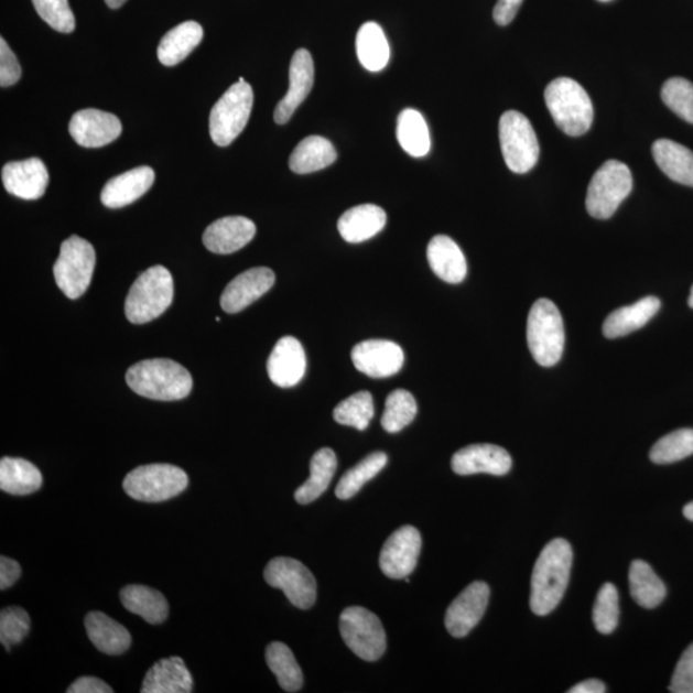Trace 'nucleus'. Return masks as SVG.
<instances>
[{"label": "nucleus", "instance_id": "obj_13", "mask_svg": "<svg viewBox=\"0 0 693 693\" xmlns=\"http://www.w3.org/2000/svg\"><path fill=\"white\" fill-rule=\"evenodd\" d=\"M422 551V535L416 528L404 526L386 541L380 552V570L388 578L404 580L415 571Z\"/></svg>", "mask_w": 693, "mask_h": 693}, {"label": "nucleus", "instance_id": "obj_21", "mask_svg": "<svg viewBox=\"0 0 693 693\" xmlns=\"http://www.w3.org/2000/svg\"><path fill=\"white\" fill-rule=\"evenodd\" d=\"M458 475L490 474L501 477L511 470L512 458L508 451L495 445H472L461 451L451 462Z\"/></svg>", "mask_w": 693, "mask_h": 693}, {"label": "nucleus", "instance_id": "obj_9", "mask_svg": "<svg viewBox=\"0 0 693 693\" xmlns=\"http://www.w3.org/2000/svg\"><path fill=\"white\" fill-rule=\"evenodd\" d=\"M96 268V251L88 240L69 237L61 245L59 257L54 263V279L69 300L80 299L87 292Z\"/></svg>", "mask_w": 693, "mask_h": 693}, {"label": "nucleus", "instance_id": "obj_18", "mask_svg": "<svg viewBox=\"0 0 693 693\" xmlns=\"http://www.w3.org/2000/svg\"><path fill=\"white\" fill-rule=\"evenodd\" d=\"M315 80V67L313 57L307 50H299L293 54L290 67V89L278 104L274 120L284 124L292 119L297 108L305 102Z\"/></svg>", "mask_w": 693, "mask_h": 693}, {"label": "nucleus", "instance_id": "obj_24", "mask_svg": "<svg viewBox=\"0 0 693 693\" xmlns=\"http://www.w3.org/2000/svg\"><path fill=\"white\" fill-rule=\"evenodd\" d=\"M427 262L435 275L450 284L464 282L467 263L462 248L447 236H435L427 245Z\"/></svg>", "mask_w": 693, "mask_h": 693}, {"label": "nucleus", "instance_id": "obj_50", "mask_svg": "<svg viewBox=\"0 0 693 693\" xmlns=\"http://www.w3.org/2000/svg\"><path fill=\"white\" fill-rule=\"evenodd\" d=\"M68 693H112L113 690L96 676H82L67 689Z\"/></svg>", "mask_w": 693, "mask_h": 693}, {"label": "nucleus", "instance_id": "obj_2", "mask_svg": "<svg viewBox=\"0 0 693 693\" xmlns=\"http://www.w3.org/2000/svg\"><path fill=\"white\" fill-rule=\"evenodd\" d=\"M127 383L137 394L155 401H178L192 392L191 372L169 358H152L132 365Z\"/></svg>", "mask_w": 693, "mask_h": 693}, {"label": "nucleus", "instance_id": "obj_56", "mask_svg": "<svg viewBox=\"0 0 693 693\" xmlns=\"http://www.w3.org/2000/svg\"><path fill=\"white\" fill-rule=\"evenodd\" d=\"M598 2H604V3H606V2H610V0H598Z\"/></svg>", "mask_w": 693, "mask_h": 693}, {"label": "nucleus", "instance_id": "obj_1", "mask_svg": "<svg viewBox=\"0 0 693 693\" xmlns=\"http://www.w3.org/2000/svg\"><path fill=\"white\" fill-rule=\"evenodd\" d=\"M573 550L564 539L551 541L541 552L532 573L531 609L544 617L562 602L571 580Z\"/></svg>", "mask_w": 693, "mask_h": 693}, {"label": "nucleus", "instance_id": "obj_29", "mask_svg": "<svg viewBox=\"0 0 693 693\" xmlns=\"http://www.w3.org/2000/svg\"><path fill=\"white\" fill-rule=\"evenodd\" d=\"M204 39V29L196 21H186L170 30L160 42L158 56L163 66L173 67L197 48Z\"/></svg>", "mask_w": 693, "mask_h": 693}, {"label": "nucleus", "instance_id": "obj_16", "mask_svg": "<svg viewBox=\"0 0 693 693\" xmlns=\"http://www.w3.org/2000/svg\"><path fill=\"white\" fill-rule=\"evenodd\" d=\"M68 130L77 144L100 148L115 142L121 136L122 124L110 112L87 108L73 116Z\"/></svg>", "mask_w": 693, "mask_h": 693}, {"label": "nucleus", "instance_id": "obj_17", "mask_svg": "<svg viewBox=\"0 0 693 693\" xmlns=\"http://www.w3.org/2000/svg\"><path fill=\"white\" fill-rule=\"evenodd\" d=\"M275 283V274L269 268H253L231 280L221 294L225 313L238 314L267 294Z\"/></svg>", "mask_w": 693, "mask_h": 693}, {"label": "nucleus", "instance_id": "obj_40", "mask_svg": "<svg viewBox=\"0 0 693 693\" xmlns=\"http://www.w3.org/2000/svg\"><path fill=\"white\" fill-rule=\"evenodd\" d=\"M418 414V404L407 389H397L388 396L386 410L381 416V426L388 433H399L412 422Z\"/></svg>", "mask_w": 693, "mask_h": 693}, {"label": "nucleus", "instance_id": "obj_20", "mask_svg": "<svg viewBox=\"0 0 693 693\" xmlns=\"http://www.w3.org/2000/svg\"><path fill=\"white\" fill-rule=\"evenodd\" d=\"M306 366V354L301 342L294 337H283L269 357V378L280 388H291L305 377Z\"/></svg>", "mask_w": 693, "mask_h": 693}, {"label": "nucleus", "instance_id": "obj_3", "mask_svg": "<svg viewBox=\"0 0 693 693\" xmlns=\"http://www.w3.org/2000/svg\"><path fill=\"white\" fill-rule=\"evenodd\" d=\"M173 299V275L166 268L155 264L142 272L131 285L124 301V314L132 324H147L165 313Z\"/></svg>", "mask_w": 693, "mask_h": 693}, {"label": "nucleus", "instance_id": "obj_26", "mask_svg": "<svg viewBox=\"0 0 693 693\" xmlns=\"http://www.w3.org/2000/svg\"><path fill=\"white\" fill-rule=\"evenodd\" d=\"M387 214L376 205H360L340 216L338 230L348 243H362L385 229Z\"/></svg>", "mask_w": 693, "mask_h": 693}, {"label": "nucleus", "instance_id": "obj_31", "mask_svg": "<svg viewBox=\"0 0 693 693\" xmlns=\"http://www.w3.org/2000/svg\"><path fill=\"white\" fill-rule=\"evenodd\" d=\"M124 609L139 615L150 625H161L169 617V604L160 591L130 584L120 594Z\"/></svg>", "mask_w": 693, "mask_h": 693}, {"label": "nucleus", "instance_id": "obj_55", "mask_svg": "<svg viewBox=\"0 0 693 693\" xmlns=\"http://www.w3.org/2000/svg\"><path fill=\"white\" fill-rule=\"evenodd\" d=\"M689 305L691 308H693V285L691 288V293H690V299H689Z\"/></svg>", "mask_w": 693, "mask_h": 693}, {"label": "nucleus", "instance_id": "obj_14", "mask_svg": "<svg viewBox=\"0 0 693 693\" xmlns=\"http://www.w3.org/2000/svg\"><path fill=\"white\" fill-rule=\"evenodd\" d=\"M489 594L487 583L474 582L454 599L445 619L451 636L463 638L477 627L487 610Z\"/></svg>", "mask_w": 693, "mask_h": 693}, {"label": "nucleus", "instance_id": "obj_36", "mask_svg": "<svg viewBox=\"0 0 693 693\" xmlns=\"http://www.w3.org/2000/svg\"><path fill=\"white\" fill-rule=\"evenodd\" d=\"M629 588L635 602L645 609H653L663 603L667 596L664 582L642 560H635L630 565Z\"/></svg>", "mask_w": 693, "mask_h": 693}, {"label": "nucleus", "instance_id": "obj_8", "mask_svg": "<svg viewBox=\"0 0 693 693\" xmlns=\"http://www.w3.org/2000/svg\"><path fill=\"white\" fill-rule=\"evenodd\" d=\"M190 478L181 467L170 464L139 466L123 479V489L142 502H162L184 492Z\"/></svg>", "mask_w": 693, "mask_h": 693}, {"label": "nucleus", "instance_id": "obj_47", "mask_svg": "<svg viewBox=\"0 0 693 693\" xmlns=\"http://www.w3.org/2000/svg\"><path fill=\"white\" fill-rule=\"evenodd\" d=\"M669 690L673 693H693V643L676 664Z\"/></svg>", "mask_w": 693, "mask_h": 693}, {"label": "nucleus", "instance_id": "obj_30", "mask_svg": "<svg viewBox=\"0 0 693 693\" xmlns=\"http://www.w3.org/2000/svg\"><path fill=\"white\" fill-rule=\"evenodd\" d=\"M657 165L673 182L693 188V152L671 139H659L652 144Z\"/></svg>", "mask_w": 693, "mask_h": 693}, {"label": "nucleus", "instance_id": "obj_25", "mask_svg": "<svg viewBox=\"0 0 693 693\" xmlns=\"http://www.w3.org/2000/svg\"><path fill=\"white\" fill-rule=\"evenodd\" d=\"M193 691L192 674L183 659L173 657L158 661L147 672L143 693H190Z\"/></svg>", "mask_w": 693, "mask_h": 693}, {"label": "nucleus", "instance_id": "obj_23", "mask_svg": "<svg viewBox=\"0 0 693 693\" xmlns=\"http://www.w3.org/2000/svg\"><path fill=\"white\" fill-rule=\"evenodd\" d=\"M153 183L154 171L151 167L132 169L108 181L100 193V201L108 208H122L143 197Z\"/></svg>", "mask_w": 693, "mask_h": 693}, {"label": "nucleus", "instance_id": "obj_10", "mask_svg": "<svg viewBox=\"0 0 693 693\" xmlns=\"http://www.w3.org/2000/svg\"><path fill=\"white\" fill-rule=\"evenodd\" d=\"M500 143L506 165L512 173L526 174L539 162V140L523 113L508 111L501 116Z\"/></svg>", "mask_w": 693, "mask_h": 693}, {"label": "nucleus", "instance_id": "obj_48", "mask_svg": "<svg viewBox=\"0 0 693 693\" xmlns=\"http://www.w3.org/2000/svg\"><path fill=\"white\" fill-rule=\"evenodd\" d=\"M21 66L18 57L8 46L4 39H0V85L2 88L12 87L20 80Z\"/></svg>", "mask_w": 693, "mask_h": 693}, {"label": "nucleus", "instance_id": "obj_51", "mask_svg": "<svg viewBox=\"0 0 693 693\" xmlns=\"http://www.w3.org/2000/svg\"><path fill=\"white\" fill-rule=\"evenodd\" d=\"M21 575V566L10 557H0V588L6 589L13 586Z\"/></svg>", "mask_w": 693, "mask_h": 693}, {"label": "nucleus", "instance_id": "obj_46", "mask_svg": "<svg viewBox=\"0 0 693 693\" xmlns=\"http://www.w3.org/2000/svg\"><path fill=\"white\" fill-rule=\"evenodd\" d=\"M34 8L48 25L62 34H72L75 30V15L68 0H33Z\"/></svg>", "mask_w": 693, "mask_h": 693}, {"label": "nucleus", "instance_id": "obj_44", "mask_svg": "<svg viewBox=\"0 0 693 693\" xmlns=\"http://www.w3.org/2000/svg\"><path fill=\"white\" fill-rule=\"evenodd\" d=\"M661 99L668 108L693 124V84L683 77H672L661 89Z\"/></svg>", "mask_w": 693, "mask_h": 693}, {"label": "nucleus", "instance_id": "obj_54", "mask_svg": "<svg viewBox=\"0 0 693 693\" xmlns=\"http://www.w3.org/2000/svg\"><path fill=\"white\" fill-rule=\"evenodd\" d=\"M683 516L690 521H693V502H690L686 506H684Z\"/></svg>", "mask_w": 693, "mask_h": 693}, {"label": "nucleus", "instance_id": "obj_42", "mask_svg": "<svg viewBox=\"0 0 693 693\" xmlns=\"http://www.w3.org/2000/svg\"><path fill=\"white\" fill-rule=\"evenodd\" d=\"M693 455V430H679L659 440L650 451L652 463L664 465Z\"/></svg>", "mask_w": 693, "mask_h": 693}, {"label": "nucleus", "instance_id": "obj_15", "mask_svg": "<svg viewBox=\"0 0 693 693\" xmlns=\"http://www.w3.org/2000/svg\"><path fill=\"white\" fill-rule=\"evenodd\" d=\"M353 362L358 371L371 378H389L402 369L404 354L391 340L370 339L354 347Z\"/></svg>", "mask_w": 693, "mask_h": 693}, {"label": "nucleus", "instance_id": "obj_41", "mask_svg": "<svg viewBox=\"0 0 693 693\" xmlns=\"http://www.w3.org/2000/svg\"><path fill=\"white\" fill-rule=\"evenodd\" d=\"M373 414H376V409H373L372 396L365 391L348 397L333 411L337 423L356 427L358 431H365L369 426Z\"/></svg>", "mask_w": 693, "mask_h": 693}, {"label": "nucleus", "instance_id": "obj_45", "mask_svg": "<svg viewBox=\"0 0 693 693\" xmlns=\"http://www.w3.org/2000/svg\"><path fill=\"white\" fill-rule=\"evenodd\" d=\"M30 630V617L26 610L11 606L0 613V642L7 651L23 641Z\"/></svg>", "mask_w": 693, "mask_h": 693}, {"label": "nucleus", "instance_id": "obj_39", "mask_svg": "<svg viewBox=\"0 0 693 693\" xmlns=\"http://www.w3.org/2000/svg\"><path fill=\"white\" fill-rule=\"evenodd\" d=\"M387 463L388 456L385 453H380V451L366 456L362 462L358 463L340 478L336 489L339 500H349V498L356 496L358 490L365 486V483L377 477L385 469Z\"/></svg>", "mask_w": 693, "mask_h": 693}, {"label": "nucleus", "instance_id": "obj_7", "mask_svg": "<svg viewBox=\"0 0 693 693\" xmlns=\"http://www.w3.org/2000/svg\"><path fill=\"white\" fill-rule=\"evenodd\" d=\"M634 188V177L626 163L609 160L596 171L588 185L586 207L598 220L610 219Z\"/></svg>", "mask_w": 693, "mask_h": 693}, {"label": "nucleus", "instance_id": "obj_27", "mask_svg": "<svg viewBox=\"0 0 693 693\" xmlns=\"http://www.w3.org/2000/svg\"><path fill=\"white\" fill-rule=\"evenodd\" d=\"M85 629L91 643L107 656H121L130 648L129 630L104 613H89L85 618Z\"/></svg>", "mask_w": 693, "mask_h": 693}, {"label": "nucleus", "instance_id": "obj_43", "mask_svg": "<svg viewBox=\"0 0 693 693\" xmlns=\"http://www.w3.org/2000/svg\"><path fill=\"white\" fill-rule=\"evenodd\" d=\"M619 596L611 583L599 588L594 606V625L599 634L610 635L618 626Z\"/></svg>", "mask_w": 693, "mask_h": 693}, {"label": "nucleus", "instance_id": "obj_32", "mask_svg": "<svg viewBox=\"0 0 693 693\" xmlns=\"http://www.w3.org/2000/svg\"><path fill=\"white\" fill-rule=\"evenodd\" d=\"M337 161L336 148L323 137H307L291 154L290 167L294 174L306 175L329 167Z\"/></svg>", "mask_w": 693, "mask_h": 693}, {"label": "nucleus", "instance_id": "obj_22", "mask_svg": "<svg viewBox=\"0 0 693 693\" xmlns=\"http://www.w3.org/2000/svg\"><path fill=\"white\" fill-rule=\"evenodd\" d=\"M256 236V225L243 216H228L209 225L204 245L217 255H230L246 247Z\"/></svg>", "mask_w": 693, "mask_h": 693}, {"label": "nucleus", "instance_id": "obj_4", "mask_svg": "<svg viewBox=\"0 0 693 693\" xmlns=\"http://www.w3.org/2000/svg\"><path fill=\"white\" fill-rule=\"evenodd\" d=\"M544 100L559 129L570 137L586 134L594 122V106L587 91L570 77H559L544 90Z\"/></svg>", "mask_w": 693, "mask_h": 693}, {"label": "nucleus", "instance_id": "obj_6", "mask_svg": "<svg viewBox=\"0 0 693 693\" xmlns=\"http://www.w3.org/2000/svg\"><path fill=\"white\" fill-rule=\"evenodd\" d=\"M253 107L251 85L240 77L224 93L209 113V136L219 147H228L247 127Z\"/></svg>", "mask_w": 693, "mask_h": 693}, {"label": "nucleus", "instance_id": "obj_11", "mask_svg": "<svg viewBox=\"0 0 693 693\" xmlns=\"http://www.w3.org/2000/svg\"><path fill=\"white\" fill-rule=\"evenodd\" d=\"M339 629L342 638L358 658L377 661L383 657L387 636L376 614L361 606H350L340 615Z\"/></svg>", "mask_w": 693, "mask_h": 693}, {"label": "nucleus", "instance_id": "obj_34", "mask_svg": "<svg viewBox=\"0 0 693 693\" xmlns=\"http://www.w3.org/2000/svg\"><path fill=\"white\" fill-rule=\"evenodd\" d=\"M337 456L331 448L318 450L311 458L310 478L295 490V501L307 505L317 500L328 489L337 470Z\"/></svg>", "mask_w": 693, "mask_h": 693}, {"label": "nucleus", "instance_id": "obj_12", "mask_svg": "<svg viewBox=\"0 0 693 693\" xmlns=\"http://www.w3.org/2000/svg\"><path fill=\"white\" fill-rule=\"evenodd\" d=\"M263 575L271 587L282 589L290 603L299 609L307 610L315 604V577L299 560L272 559Z\"/></svg>", "mask_w": 693, "mask_h": 693}, {"label": "nucleus", "instance_id": "obj_33", "mask_svg": "<svg viewBox=\"0 0 693 693\" xmlns=\"http://www.w3.org/2000/svg\"><path fill=\"white\" fill-rule=\"evenodd\" d=\"M43 485L42 473L23 458L3 457L0 462V489L14 496L36 492Z\"/></svg>", "mask_w": 693, "mask_h": 693}, {"label": "nucleus", "instance_id": "obj_5", "mask_svg": "<svg viewBox=\"0 0 693 693\" xmlns=\"http://www.w3.org/2000/svg\"><path fill=\"white\" fill-rule=\"evenodd\" d=\"M527 339L534 360L543 368H551L562 360L564 322L554 302L542 299L534 303L528 316Z\"/></svg>", "mask_w": 693, "mask_h": 693}, {"label": "nucleus", "instance_id": "obj_37", "mask_svg": "<svg viewBox=\"0 0 693 693\" xmlns=\"http://www.w3.org/2000/svg\"><path fill=\"white\" fill-rule=\"evenodd\" d=\"M397 139L411 158H425L431 151L430 129L422 113L412 108L403 110L397 120Z\"/></svg>", "mask_w": 693, "mask_h": 693}, {"label": "nucleus", "instance_id": "obj_35", "mask_svg": "<svg viewBox=\"0 0 693 693\" xmlns=\"http://www.w3.org/2000/svg\"><path fill=\"white\" fill-rule=\"evenodd\" d=\"M356 52L360 64L370 73H379L388 65L391 51L383 29L377 22H366L358 30Z\"/></svg>", "mask_w": 693, "mask_h": 693}, {"label": "nucleus", "instance_id": "obj_52", "mask_svg": "<svg viewBox=\"0 0 693 693\" xmlns=\"http://www.w3.org/2000/svg\"><path fill=\"white\" fill-rule=\"evenodd\" d=\"M570 693H604L606 692L605 684L598 680H588L577 684L570 691Z\"/></svg>", "mask_w": 693, "mask_h": 693}, {"label": "nucleus", "instance_id": "obj_38", "mask_svg": "<svg viewBox=\"0 0 693 693\" xmlns=\"http://www.w3.org/2000/svg\"><path fill=\"white\" fill-rule=\"evenodd\" d=\"M267 663L277 675L280 687L286 692L302 689L303 674L293 652L282 642H272L267 649Z\"/></svg>", "mask_w": 693, "mask_h": 693}, {"label": "nucleus", "instance_id": "obj_49", "mask_svg": "<svg viewBox=\"0 0 693 693\" xmlns=\"http://www.w3.org/2000/svg\"><path fill=\"white\" fill-rule=\"evenodd\" d=\"M521 3H523V0H498L494 10V19L497 25H509L517 18Z\"/></svg>", "mask_w": 693, "mask_h": 693}, {"label": "nucleus", "instance_id": "obj_53", "mask_svg": "<svg viewBox=\"0 0 693 693\" xmlns=\"http://www.w3.org/2000/svg\"><path fill=\"white\" fill-rule=\"evenodd\" d=\"M106 4L112 10H117V8H121L128 0H105Z\"/></svg>", "mask_w": 693, "mask_h": 693}, {"label": "nucleus", "instance_id": "obj_19", "mask_svg": "<svg viewBox=\"0 0 693 693\" xmlns=\"http://www.w3.org/2000/svg\"><path fill=\"white\" fill-rule=\"evenodd\" d=\"M4 188L12 196L35 201L42 198L50 183L48 170L41 159L8 162L2 170Z\"/></svg>", "mask_w": 693, "mask_h": 693}, {"label": "nucleus", "instance_id": "obj_28", "mask_svg": "<svg viewBox=\"0 0 693 693\" xmlns=\"http://www.w3.org/2000/svg\"><path fill=\"white\" fill-rule=\"evenodd\" d=\"M660 306V300L650 295L636 302L635 305L614 311L604 323V336L614 339L641 329L659 313Z\"/></svg>", "mask_w": 693, "mask_h": 693}]
</instances>
